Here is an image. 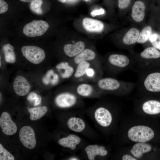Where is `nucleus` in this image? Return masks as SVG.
Wrapping results in <instances>:
<instances>
[{
  "instance_id": "nucleus-1",
  "label": "nucleus",
  "mask_w": 160,
  "mask_h": 160,
  "mask_svg": "<svg viewBox=\"0 0 160 160\" xmlns=\"http://www.w3.org/2000/svg\"><path fill=\"white\" fill-rule=\"evenodd\" d=\"M92 106L83 110L93 122L95 127L103 135H108L116 129L118 108L114 102L103 97Z\"/></svg>"
},
{
  "instance_id": "nucleus-2",
  "label": "nucleus",
  "mask_w": 160,
  "mask_h": 160,
  "mask_svg": "<svg viewBox=\"0 0 160 160\" xmlns=\"http://www.w3.org/2000/svg\"><path fill=\"white\" fill-rule=\"evenodd\" d=\"M134 71L137 76L136 87L141 96L160 93V66Z\"/></svg>"
},
{
  "instance_id": "nucleus-3",
  "label": "nucleus",
  "mask_w": 160,
  "mask_h": 160,
  "mask_svg": "<svg viewBox=\"0 0 160 160\" xmlns=\"http://www.w3.org/2000/svg\"><path fill=\"white\" fill-rule=\"evenodd\" d=\"M83 110H71L66 121L67 128L72 132L81 135L89 140L97 141L100 135L87 122L84 116Z\"/></svg>"
},
{
  "instance_id": "nucleus-4",
  "label": "nucleus",
  "mask_w": 160,
  "mask_h": 160,
  "mask_svg": "<svg viewBox=\"0 0 160 160\" xmlns=\"http://www.w3.org/2000/svg\"><path fill=\"white\" fill-rule=\"evenodd\" d=\"M94 83L103 96L107 94L126 96L130 94L136 86L135 83L111 77H102Z\"/></svg>"
},
{
  "instance_id": "nucleus-5",
  "label": "nucleus",
  "mask_w": 160,
  "mask_h": 160,
  "mask_svg": "<svg viewBox=\"0 0 160 160\" xmlns=\"http://www.w3.org/2000/svg\"><path fill=\"white\" fill-rule=\"evenodd\" d=\"M135 63V59L131 54L112 53L103 60V72L115 76L127 70H133Z\"/></svg>"
},
{
  "instance_id": "nucleus-6",
  "label": "nucleus",
  "mask_w": 160,
  "mask_h": 160,
  "mask_svg": "<svg viewBox=\"0 0 160 160\" xmlns=\"http://www.w3.org/2000/svg\"><path fill=\"white\" fill-rule=\"evenodd\" d=\"M131 55L135 62L133 71L160 66V51L152 46L145 47L142 52Z\"/></svg>"
},
{
  "instance_id": "nucleus-7",
  "label": "nucleus",
  "mask_w": 160,
  "mask_h": 160,
  "mask_svg": "<svg viewBox=\"0 0 160 160\" xmlns=\"http://www.w3.org/2000/svg\"><path fill=\"white\" fill-rule=\"evenodd\" d=\"M126 135L128 140L135 143H149L154 138L155 132L147 124L138 123L129 127Z\"/></svg>"
},
{
  "instance_id": "nucleus-8",
  "label": "nucleus",
  "mask_w": 160,
  "mask_h": 160,
  "mask_svg": "<svg viewBox=\"0 0 160 160\" xmlns=\"http://www.w3.org/2000/svg\"><path fill=\"white\" fill-rule=\"evenodd\" d=\"M54 103L58 107L71 110L84 109L85 104L83 98L71 88L70 90L61 92L55 97Z\"/></svg>"
},
{
  "instance_id": "nucleus-9",
  "label": "nucleus",
  "mask_w": 160,
  "mask_h": 160,
  "mask_svg": "<svg viewBox=\"0 0 160 160\" xmlns=\"http://www.w3.org/2000/svg\"><path fill=\"white\" fill-rule=\"evenodd\" d=\"M142 28L132 25L131 26L122 29L119 34L118 44L123 49L127 50L132 54L135 52L134 48L137 43Z\"/></svg>"
},
{
  "instance_id": "nucleus-10",
  "label": "nucleus",
  "mask_w": 160,
  "mask_h": 160,
  "mask_svg": "<svg viewBox=\"0 0 160 160\" xmlns=\"http://www.w3.org/2000/svg\"><path fill=\"white\" fill-rule=\"evenodd\" d=\"M150 8L148 0H134L128 12L129 20L132 25L142 28Z\"/></svg>"
},
{
  "instance_id": "nucleus-11",
  "label": "nucleus",
  "mask_w": 160,
  "mask_h": 160,
  "mask_svg": "<svg viewBox=\"0 0 160 160\" xmlns=\"http://www.w3.org/2000/svg\"><path fill=\"white\" fill-rule=\"evenodd\" d=\"M110 153V150L106 146L97 144L88 143L81 150L79 156L82 159L101 160L108 158Z\"/></svg>"
},
{
  "instance_id": "nucleus-12",
  "label": "nucleus",
  "mask_w": 160,
  "mask_h": 160,
  "mask_svg": "<svg viewBox=\"0 0 160 160\" xmlns=\"http://www.w3.org/2000/svg\"><path fill=\"white\" fill-rule=\"evenodd\" d=\"M135 106L139 113L146 116L160 113V101L150 96H141L136 101Z\"/></svg>"
},
{
  "instance_id": "nucleus-13",
  "label": "nucleus",
  "mask_w": 160,
  "mask_h": 160,
  "mask_svg": "<svg viewBox=\"0 0 160 160\" xmlns=\"http://www.w3.org/2000/svg\"><path fill=\"white\" fill-rule=\"evenodd\" d=\"M71 88L77 95L82 98L99 99L103 96L94 83H74Z\"/></svg>"
},
{
  "instance_id": "nucleus-14",
  "label": "nucleus",
  "mask_w": 160,
  "mask_h": 160,
  "mask_svg": "<svg viewBox=\"0 0 160 160\" xmlns=\"http://www.w3.org/2000/svg\"><path fill=\"white\" fill-rule=\"evenodd\" d=\"M58 143L62 146L69 149L72 154H75L76 151L81 150L88 143L78 134L72 132L59 139Z\"/></svg>"
},
{
  "instance_id": "nucleus-15",
  "label": "nucleus",
  "mask_w": 160,
  "mask_h": 160,
  "mask_svg": "<svg viewBox=\"0 0 160 160\" xmlns=\"http://www.w3.org/2000/svg\"><path fill=\"white\" fill-rule=\"evenodd\" d=\"M148 17L145 24L142 28L137 43L145 45L153 32L157 13L153 9H150Z\"/></svg>"
},
{
  "instance_id": "nucleus-16",
  "label": "nucleus",
  "mask_w": 160,
  "mask_h": 160,
  "mask_svg": "<svg viewBox=\"0 0 160 160\" xmlns=\"http://www.w3.org/2000/svg\"><path fill=\"white\" fill-rule=\"evenodd\" d=\"M49 28V24L43 20H34L25 25L23 32L29 37L40 36L44 34Z\"/></svg>"
},
{
  "instance_id": "nucleus-17",
  "label": "nucleus",
  "mask_w": 160,
  "mask_h": 160,
  "mask_svg": "<svg viewBox=\"0 0 160 160\" xmlns=\"http://www.w3.org/2000/svg\"><path fill=\"white\" fill-rule=\"evenodd\" d=\"M21 52L24 57L29 61L35 64H38L44 60L45 54L41 48L34 46L23 47Z\"/></svg>"
},
{
  "instance_id": "nucleus-18",
  "label": "nucleus",
  "mask_w": 160,
  "mask_h": 160,
  "mask_svg": "<svg viewBox=\"0 0 160 160\" xmlns=\"http://www.w3.org/2000/svg\"><path fill=\"white\" fill-rule=\"evenodd\" d=\"M19 136L20 141L25 148L32 149L35 147L36 141L35 132L31 127H23L20 130Z\"/></svg>"
},
{
  "instance_id": "nucleus-19",
  "label": "nucleus",
  "mask_w": 160,
  "mask_h": 160,
  "mask_svg": "<svg viewBox=\"0 0 160 160\" xmlns=\"http://www.w3.org/2000/svg\"><path fill=\"white\" fill-rule=\"evenodd\" d=\"M153 148L152 146L149 143H135L130 148L129 153L137 160L145 159Z\"/></svg>"
},
{
  "instance_id": "nucleus-20",
  "label": "nucleus",
  "mask_w": 160,
  "mask_h": 160,
  "mask_svg": "<svg viewBox=\"0 0 160 160\" xmlns=\"http://www.w3.org/2000/svg\"><path fill=\"white\" fill-rule=\"evenodd\" d=\"M0 127L3 132L7 135H12L17 130L16 124L12 120L10 114L6 112H3L1 115Z\"/></svg>"
},
{
  "instance_id": "nucleus-21",
  "label": "nucleus",
  "mask_w": 160,
  "mask_h": 160,
  "mask_svg": "<svg viewBox=\"0 0 160 160\" xmlns=\"http://www.w3.org/2000/svg\"><path fill=\"white\" fill-rule=\"evenodd\" d=\"M13 87L15 93L20 96H23L27 94L31 87L28 81L21 76H17L15 78Z\"/></svg>"
},
{
  "instance_id": "nucleus-22",
  "label": "nucleus",
  "mask_w": 160,
  "mask_h": 160,
  "mask_svg": "<svg viewBox=\"0 0 160 160\" xmlns=\"http://www.w3.org/2000/svg\"><path fill=\"white\" fill-rule=\"evenodd\" d=\"M94 62H97L83 61L77 64L71 78L72 82L73 83L87 82L84 78L87 69Z\"/></svg>"
},
{
  "instance_id": "nucleus-23",
  "label": "nucleus",
  "mask_w": 160,
  "mask_h": 160,
  "mask_svg": "<svg viewBox=\"0 0 160 160\" xmlns=\"http://www.w3.org/2000/svg\"><path fill=\"white\" fill-rule=\"evenodd\" d=\"M96 57V53L94 51L89 49H85L81 53L72 58L70 62L76 67L77 64L83 61L103 63L95 61Z\"/></svg>"
},
{
  "instance_id": "nucleus-24",
  "label": "nucleus",
  "mask_w": 160,
  "mask_h": 160,
  "mask_svg": "<svg viewBox=\"0 0 160 160\" xmlns=\"http://www.w3.org/2000/svg\"><path fill=\"white\" fill-rule=\"evenodd\" d=\"M84 28L91 32L101 33L104 31L105 25L102 21L89 18H85L82 21Z\"/></svg>"
},
{
  "instance_id": "nucleus-25",
  "label": "nucleus",
  "mask_w": 160,
  "mask_h": 160,
  "mask_svg": "<svg viewBox=\"0 0 160 160\" xmlns=\"http://www.w3.org/2000/svg\"><path fill=\"white\" fill-rule=\"evenodd\" d=\"M85 45L81 41H77L73 44L65 45L63 47V51L65 54L68 57L73 58L82 52L85 49Z\"/></svg>"
},
{
  "instance_id": "nucleus-26",
  "label": "nucleus",
  "mask_w": 160,
  "mask_h": 160,
  "mask_svg": "<svg viewBox=\"0 0 160 160\" xmlns=\"http://www.w3.org/2000/svg\"><path fill=\"white\" fill-rule=\"evenodd\" d=\"M56 68L63 79L72 78L75 72L76 66L70 62H62L56 66Z\"/></svg>"
},
{
  "instance_id": "nucleus-27",
  "label": "nucleus",
  "mask_w": 160,
  "mask_h": 160,
  "mask_svg": "<svg viewBox=\"0 0 160 160\" xmlns=\"http://www.w3.org/2000/svg\"><path fill=\"white\" fill-rule=\"evenodd\" d=\"M47 108L45 106L31 108L28 109L30 119L32 121L38 120L42 117L47 112Z\"/></svg>"
},
{
  "instance_id": "nucleus-28",
  "label": "nucleus",
  "mask_w": 160,
  "mask_h": 160,
  "mask_svg": "<svg viewBox=\"0 0 160 160\" xmlns=\"http://www.w3.org/2000/svg\"><path fill=\"white\" fill-rule=\"evenodd\" d=\"M14 47L9 44H6L3 46L5 61L9 63H14L16 60V56L14 51Z\"/></svg>"
},
{
  "instance_id": "nucleus-29",
  "label": "nucleus",
  "mask_w": 160,
  "mask_h": 160,
  "mask_svg": "<svg viewBox=\"0 0 160 160\" xmlns=\"http://www.w3.org/2000/svg\"><path fill=\"white\" fill-rule=\"evenodd\" d=\"M44 84L47 85L50 83L52 85H56L59 82V77L58 75L54 72L52 69L48 71L45 76L42 79Z\"/></svg>"
},
{
  "instance_id": "nucleus-30",
  "label": "nucleus",
  "mask_w": 160,
  "mask_h": 160,
  "mask_svg": "<svg viewBox=\"0 0 160 160\" xmlns=\"http://www.w3.org/2000/svg\"><path fill=\"white\" fill-rule=\"evenodd\" d=\"M134 0H117V7L120 13L122 16L129 12Z\"/></svg>"
},
{
  "instance_id": "nucleus-31",
  "label": "nucleus",
  "mask_w": 160,
  "mask_h": 160,
  "mask_svg": "<svg viewBox=\"0 0 160 160\" xmlns=\"http://www.w3.org/2000/svg\"><path fill=\"white\" fill-rule=\"evenodd\" d=\"M42 3V0H33L30 4V9L35 13L39 15H42L43 13L41 8Z\"/></svg>"
},
{
  "instance_id": "nucleus-32",
  "label": "nucleus",
  "mask_w": 160,
  "mask_h": 160,
  "mask_svg": "<svg viewBox=\"0 0 160 160\" xmlns=\"http://www.w3.org/2000/svg\"><path fill=\"white\" fill-rule=\"evenodd\" d=\"M151 46L160 51V33L153 31L148 40Z\"/></svg>"
},
{
  "instance_id": "nucleus-33",
  "label": "nucleus",
  "mask_w": 160,
  "mask_h": 160,
  "mask_svg": "<svg viewBox=\"0 0 160 160\" xmlns=\"http://www.w3.org/2000/svg\"><path fill=\"white\" fill-rule=\"evenodd\" d=\"M0 160H15L14 156L4 148L1 143L0 144Z\"/></svg>"
},
{
  "instance_id": "nucleus-34",
  "label": "nucleus",
  "mask_w": 160,
  "mask_h": 160,
  "mask_svg": "<svg viewBox=\"0 0 160 160\" xmlns=\"http://www.w3.org/2000/svg\"><path fill=\"white\" fill-rule=\"evenodd\" d=\"M8 9V5L3 0H0V14L5 13Z\"/></svg>"
},
{
  "instance_id": "nucleus-35",
  "label": "nucleus",
  "mask_w": 160,
  "mask_h": 160,
  "mask_svg": "<svg viewBox=\"0 0 160 160\" xmlns=\"http://www.w3.org/2000/svg\"><path fill=\"white\" fill-rule=\"evenodd\" d=\"M120 159L122 160H137L135 157L129 153L122 155L120 157Z\"/></svg>"
},
{
  "instance_id": "nucleus-36",
  "label": "nucleus",
  "mask_w": 160,
  "mask_h": 160,
  "mask_svg": "<svg viewBox=\"0 0 160 160\" xmlns=\"http://www.w3.org/2000/svg\"><path fill=\"white\" fill-rule=\"evenodd\" d=\"M37 95H38L35 92H32L28 95L27 97V100L30 102L35 101L37 97Z\"/></svg>"
},
{
  "instance_id": "nucleus-37",
  "label": "nucleus",
  "mask_w": 160,
  "mask_h": 160,
  "mask_svg": "<svg viewBox=\"0 0 160 160\" xmlns=\"http://www.w3.org/2000/svg\"><path fill=\"white\" fill-rule=\"evenodd\" d=\"M104 12V9L103 8H100L99 9L93 11L91 12V14L92 17H94L97 15L103 14Z\"/></svg>"
},
{
  "instance_id": "nucleus-38",
  "label": "nucleus",
  "mask_w": 160,
  "mask_h": 160,
  "mask_svg": "<svg viewBox=\"0 0 160 160\" xmlns=\"http://www.w3.org/2000/svg\"><path fill=\"white\" fill-rule=\"evenodd\" d=\"M68 160H80L82 159L79 156H77L75 154H72V155L69 156L67 159Z\"/></svg>"
},
{
  "instance_id": "nucleus-39",
  "label": "nucleus",
  "mask_w": 160,
  "mask_h": 160,
  "mask_svg": "<svg viewBox=\"0 0 160 160\" xmlns=\"http://www.w3.org/2000/svg\"><path fill=\"white\" fill-rule=\"evenodd\" d=\"M41 101V97L40 95H38L34 103V105L35 106L39 105Z\"/></svg>"
},
{
  "instance_id": "nucleus-40",
  "label": "nucleus",
  "mask_w": 160,
  "mask_h": 160,
  "mask_svg": "<svg viewBox=\"0 0 160 160\" xmlns=\"http://www.w3.org/2000/svg\"><path fill=\"white\" fill-rule=\"evenodd\" d=\"M21 1L23 2H27V3H31L33 0H20Z\"/></svg>"
},
{
  "instance_id": "nucleus-41",
  "label": "nucleus",
  "mask_w": 160,
  "mask_h": 160,
  "mask_svg": "<svg viewBox=\"0 0 160 160\" xmlns=\"http://www.w3.org/2000/svg\"><path fill=\"white\" fill-rule=\"evenodd\" d=\"M61 2V3H65L66 1V0H57Z\"/></svg>"
},
{
  "instance_id": "nucleus-42",
  "label": "nucleus",
  "mask_w": 160,
  "mask_h": 160,
  "mask_svg": "<svg viewBox=\"0 0 160 160\" xmlns=\"http://www.w3.org/2000/svg\"><path fill=\"white\" fill-rule=\"evenodd\" d=\"M85 0V1H87V0Z\"/></svg>"
}]
</instances>
